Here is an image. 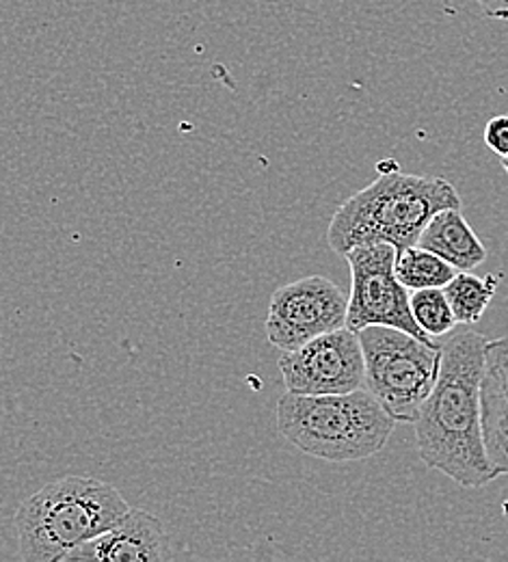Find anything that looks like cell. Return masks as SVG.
Returning <instances> with one entry per match:
<instances>
[{"label":"cell","mask_w":508,"mask_h":562,"mask_svg":"<svg viewBox=\"0 0 508 562\" xmlns=\"http://www.w3.org/2000/svg\"><path fill=\"white\" fill-rule=\"evenodd\" d=\"M280 370L292 394H349L365 385V361L358 331L340 327L294 351H282Z\"/></svg>","instance_id":"ba28073f"},{"label":"cell","mask_w":508,"mask_h":562,"mask_svg":"<svg viewBox=\"0 0 508 562\" xmlns=\"http://www.w3.org/2000/svg\"><path fill=\"white\" fill-rule=\"evenodd\" d=\"M351 267V296L347 327L362 331L370 325L394 327L437 345L416 323L409 305L407 285L396 278V249L390 243H370L345 254Z\"/></svg>","instance_id":"8992f818"},{"label":"cell","mask_w":508,"mask_h":562,"mask_svg":"<svg viewBox=\"0 0 508 562\" xmlns=\"http://www.w3.org/2000/svg\"><path fill=\"white\" fill-rule=\"evenodd\" d=\"M483 441L496 476L508 474V336L489 340L481 381Z\"/></svg>","instance_id":"30bf717a"},{"label":"cell","mask_w":508,"mask_h":562,"mask_svg":"<svg viewBox=\"0 0 508 562\" xmlns=\"http://www.w3.org/2000/svg\"><path fill=\"white\" fill-rule=\"evenodd\" d=\"M485 143L498 156H508V115H498L485 126Z\"/></svg>","instance_id":"9a60e30c"},{"label":"cell","mask_w":508,"mask_h":562,"mask_svg":"<svg viewBox=\"0 0 508 562\" xmlns=\"http://www.w3.org/2000/svg\"><path fill=\"white\" fill-rule=\"evenodd\" d=\"M487 15L508 20V0H476Z\"/></svg>","instance_id":"2e32d148"},{"label":"cell","mask_w":508,"mask_h":562,"mask_svg":"<svg viewBox=\"0 0 508 562\" xmlns=\"http://www.w3.org/2000/svg\"><path fill=\"white\" fill-rule=\"evenodd\" d=\"M411 314L420 329L431 338H441L452 334L456 318L443 294V288H420L409 296Z\"/></svg>","instance_id":"5bb4252c"},{"label":"cell","mask_w":508,"mask_h":562,"mask_svg":"<svg viewBox=\"0 0 508 562\" xmlns=\"http://www.w3.org/2000/svg\"><path fill=\"white\" fill-rule=\"evenodd\" d=\"M131 510L113 485L91 476H61L24 499L15 513L20 557L57 562L113 528Z\"/></svg>","instance_id":"3957f363"},{"label":"cell","mask_w":508,"mask_h":562,"mask_svg":"<svg viewBox=\"0 0 508 562\" xmlns=\"http://www.w3.org/2000/svg\"><path fill=\"white\" fill-rule=\"evenodd\" d=\"M459 271L441 260L437 254L418 245L396 254V278L403 285L420 288H443Z\"/></svg>","instance_id":"4fadbf2b"},{"label":"cell","mask_w":508,"mask_h":562,"mask_svg":"<svg viewBox=\"0 0 508 562\" xmlns=\"http://www.w3.org/2000/svg\"><path fill=\"white\" fill-rule=\"evenodd\" d=\"M349 299L340 285L323 276H309L278 288L267 316V338L280 351L347 327Z\"/></svg>","instance_id":"52a82bcc"},{"label":"cell","mask_w":508,"mask_h":562,"mask_svg":"<svg viewBox=\"0 0 508 562\" xmlns=\"http://www.w3.org/2000/svg\"><path fill=\"white\" fill-rule=\"evenodd\" d=\"M496 278H476L459 271L443 285V294L452 307L456 325H476L496 296Z\"/></svg>","instance_id":"7c38bea8"},{"label":"cell","mask_w":508,"mask_h":562,"mask_svg":"<svg viewBox=\"0 0 508 562\" xmlns=\"http://www.w3.org/2000/svg\"><path fill=\"white\" fill-rule=\"evenodd\" d=\"M461 206L456 189L445 178L411 176L394 167L379 171L374 182L336 211L327 243L340 256L370 243H390L400 254L418 243L436 212Z\"/></svg>","instance_id":"7a4b0ae2"},{"label":"cell","mask_w":508,"mask_h":562,"mask_svg":"<svg viewBox=\"0 0 508 562\" xmlns=\"http://www.w3.org/2000/svg\"><path fill=\"white\" fill-rule=\"evenodd\" d=\"M503 169H505V171H507L508 173V156H505V158H503Z\"/></svg>","instance_id":"e0dca14e"},{"label":"cell","mask_w":508,"mask_h":562,"mask_svg":"<svg viewBox=\"0 0 508 562\" xmlns=\"http://www.w3.org/2000/svg\"><path fill=\"white\" fill-rule=\"evenodd\" d=\"M487 342L489 338L476 331L448 334L441 342L436 387L414 420L422 463L465 490H481L498 479L485 450L481 420Z\"/></svg>","instance_id":"6da1fadb"},{"label":"cell","mask_w":508,"mask_h":562,"mask_svg":"<svg viewBox=\"0 0 508 562\" xmlns=\"http://www.w3.org/2000/svg\"><path fill=\"white\" fill-rule=\"evenodd\" d=\"M418 247L429 249L463 273H472L487 260V249L470 227L461 209H443L425 225Z\"/></svg>","instance_id":"8fae6325"},{"label":"cell","mask_w":508,"mask_h":562,"mask_svg":"<svg viewBox=\"0 0 508 562\" xmlns=\"http://www.w3.org/2000/svg\"><path fill=\"white\" fill-rule=\"evenodd\" d=\"M171 559L160 519L131 508L113 528L70 550L64 562H160Z\"/></svg>","instance_id":"9c48e42d"},{"label":"cell","mask_w":508,"mask_h":562,"mask_svg":"<svg viewBox=\"0 0 508 562\" xmlns=\"http://www.w3.org/2000/svg\"><path fill=\"white\" fill-rule=\"evenodd\" d=\"M278 428L301 452L347 463L379 454L396 420L363 387L320 396L286 392L278 403Z\"/></svg>","instance_id":"277c9868"},{"label":"cell","mask_w":508,"mask_h":562,"mask_svg":"<svg viewBox=\"0 0 508 562\" xmlns=\"http://www.w3.org/2000/svg\"><path fill=\"white\" fill-rule=\"evenodd\" d=\"M365 361V390L396 422L414 424L422 403L436 387L441 345L416 336L370 325L358 331Z\"/></svg>","instance_id":"5b68a950"}]
</instances>
